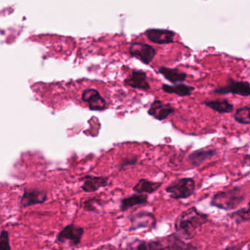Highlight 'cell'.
Returning a JSON list of instances; mask_svg holds the SVG:
<instances>
[{"label": "cell", "mask_w": 250, "mask_h": 250, "mask_svg": "<svg viewBox=\"0 0 250 250\" xmlns=\"http://www.w3.org/2000/svg\"><path fill=\"white\" fill-rule=\"evenodd\" d=\"M149 250H166V246L162 240H151L148 242Z\"/></svg>", "instance_id": "27"}, {"label": "cell", "mask_w": 250, "mask_h": 250, "mask_svg": "<svg viewBox=\"0 0 250 250\" xmlns=\"http://www.w3.org/2000/svg\"><path fill=\"white\" fill-rule=\"evenodd\" d=\"M47 199L48 195L43 189H27L23 192L20 204L23 208H27L32 206L44 204Z\"/></svg>", "instance_id": "11"}, {"label": "cell", "mask_w": 250, "mask_h": 250, "mask_svg": "<svg viewBox=\"0 0 250 250\" xmlns=\"http://www.w3.org/2000/svg\"><path fill=\"white\" fill-rule=\"evenodd\" d=\"M196 184L192 178H181L172 182L166 192L173 200L187 199L195 193Z\"/></svg>", "instance_id": "3"}, {"label": "cell", "mask_w": 250, "mask_h": 250, "mask_svg": "<svg viewBox=\"0 0 250 250\" xmlns=\"http://www.w3.org/2000/svg\"><path fill=\"white\" fill-rule=\"evenodd\" d=\"M82 100L87 104L89 109L92 111H104L108 108V104L104 97L97 89H86L82 92Z\"/></svg>", "instance_id": "8"}, {"label": "cell", "mask_w": 250, "mask_h": 250, "mask_svg": "<svg viewBox=\"0 0 250 250\" xmlns=\"http://www.w3.org/2000/svg\"><path fill=\"white\" fill-rule=\"evenodd\" d=\"M148 39L156 44L171 43L174 41L175 33L167 29H149L146 32Z\"/></svg>", "instance_id": "14"}, {"label": "cell", "mask_w": 250, "mask_h": 250, "mask_svg": "<svg viewBox=\"0 0 250 250\" xmlns=\"http://www.w3.org/2000/svg\"><path fill=\"white\" fill-rule=\"evenodd\" d=\"M148 203V195L146 194L135 193L122 199L120 208L122 211H126L132 207L146 205Z\"/></svg>", "instance_id": "19"}, {"label": "cell", "mask_w": 250, "mask_h": 250, "mask_svg": "<svg viewBox=\"0 0 250 250\" xmlns=\"http://www.w3.org/2000/svg\"><path fill=\"white\" fill-rule=\"evenodd\" d=\"M104 206L102 200L97 198H91L83 201L82 207L85 211L100 213V209Z\"/></svg>", "instance_id": "22"}, {"label": "cell", "mask_w": 250, "mask_h": 250, "mask_svg": "<svg viewBox=\"0 0 250 250\" xmlns=\"http://www.w3.org/2000/svg\"><path fill=\"white\" fill-rule=\"evenodd\" d=\"M80 182H83L81 188L85 192H95L99 190L101 188H105L109 185V179L105 176H92L86 175L82 179Z\"/></svg>", "instance_id": "12"}, {"label": "cell", "mask_w": 250, "mask_h": 250, "mask_svg": "<svg viewBox=\"0 0 250 250\" xmlns=\"http://www.w3.org/2000/svg\"><path fill=\"white\" fill-rule=\"evenodd\" d=\"M211 93L219 95H239L248 98L250 97V83L246 81H237L233 78H229L226 85L214 88Z\"/></svg>", "instance_id": "4"}, {"label": "cell", "mask_w": 250, "mask_h": 250, "mask_svg": "<svg viewBox=\"0 0 250 250\" xmlns=\"http://www.w3.org/2000/svg\"><path fill=\"white\" fill-rule=\"evenodd\" d=\"M163 92L170 95H176L182 98L189 97L192 95L195 88L191 85L186 84L185 83H178V84L168 85L163 83L161 86Z\"/></svg>", "instance_id": "18"}, {"label": "cell", "mask_w": 250, "mask_h": 250, "mask_svg": "<svg viewBox=\"0 0 250 250\" xmlns=\"http://www.w3.org/2000/svg\"><path fill=\"white\" fill-rule=\"evenodd\" d=\"M125 250H149L148 242L140 239H133L127 243Z\"/></svg>", "instance_id": "23"}, {"label": "cell", "mask_w": 250, "mask_h": 250, "mask_svg": "<svg viewBox=\"0 0 250 250\" xmlns=\"http://www.w3.org/2000/svg\"><path fill=\"white\" fill-rule=\"evenodd\" d=\"M233 216L242 220H250V202L245 208H241L239 211L233 213Z\"/></svg>", "instance_id": "26"}, {"label": "cell", "mask_w": 250, "mask_h": 250, "mask_svg": "<svg viewBox=\"0 0 250 250\" xmlns=\"http://www.w3.org/2000/svg\"><path fill=\"white\" fill-rule=\"evenodd\" d=\"M84 234V229L74 224L67 225L57 234L56 242L68 244L70 247H76L82 242Z\"/></svg>", "instance_id": "5"}, {"label": "cell", "mask_w": 250, "mask_h": 250, "mask_svg": "<svg viewBox=\"0 0 250 250\" xmlns=\"http://www.w3.org/2000/svg\"><path fill=\"white\" fill-rule=\"evenodd\" d=\"M208 221L207 214L200 212L195 207H192L178 216L175 221V230L181 238L188 240L192 239Z\"/></svg>", "instance_id": "1"}, {"label": "cell", "mask_w": 250, "mask_h": 250, "mask_svg": "<svg viewBox=\"0 0 250 250\" xmlns=\"http://www.w3.org/2000/svg\"><path fill=\"white\" fill-rule=\"evenodd\" d=\"M217 154V151L215 148H200L192 151L188 155V161L192 167H199L206 162L211 160Z\"/></svg>", "instance_id": "13"}, {"label": "cell", "mask_w": 250, "mask_h": 250, "mask_svg": "<svg viewBox=\"0 0 250 250\" xmlns=\"http://www.w3.org/2000/svg\"><path fill=\"white\" fill-rule=\"evenodd\" d=\"M130 227L129 231H135L141 229H154L157 224L155 216L152 213L143 211L129 217Z\"/></svg>", "instance_id": "7"}, {"label": "cell", "mask_w": 250, "mask_h": 250, "mask_svg": "<svg viewBox=\"0 0 250 250\" xmlns=\"http://www.w3.org/2000/svg\"><path fill=\"white\" fill-rule=\"evenodd\" d=\"M166 250H197L196 247L190 243H187L177 233H172L162 239Z\"/></svg>", "instance_id": "15"}, {"label": "cell", "mask_w": 250, "mask_h": 250, "mask_svg": "<svg viewBox=\"0 0 250 250\" xmlns=\"http://www.w3.org/2000/svg\"><path fill=\"white\" fill-rule=\"evenodd\" d=\"M203 105L220 114H230L234 109V105L227 99L206 100Z\"/></svg>", "instance_id": "17"}, {"label": "cell", "mask_w": 250, "mask_h": 250, "mask_svg": "<svg viewBox=\"0 0 250 250\" xmlns=\"http://www.w3.org/2000/svg\"><path fill=\"white\" fill-rule=\"evenodd\" d=\"M235 122L242 125H250V105L240 107L233 114Z\"/></svg>", "instance_id": "21"}, {"label": "cell", "mask_w": 250, "mask_h": 250, "mask_svg": "<svg viewBox=\"0 0 250 250\" xmlns=\"http://www.w3.org/2000/svg\"><path fill=\"white\" fill-rule=\"evenodd\" d=\"M124 84L132 89H139L144 92H148L151 89L149 83L147 81L146 73L143 70H132L125 79Z\"/></svg>", "instance_id": "10"}, {"label": "cell", "mask_w": 250, "mask_h": 250, "mask_svg": "<svg viewBox=\"0 0 250 250\" xmlns=\"http://www.w3.org/2000/svg\"><path fill=\"white\" fill-rule=\"evenodd\" d=\"M163 184V182H152L148 179H141L133 187L132 189L135 193L152 194L157 192L161 188Z\"/></svg>", "instance_id": "20"}, {"label": "cell", "mask_w": 250, "mask_h": 250, "mask_svg": "<svg viewBox=\"0 0 250 250\" xmlns=\"http://www.w3.org/2000/svg\"><path fill=\"white\" fill-rule=\"evenodd\" d=\"M158 73L172 84L185 83L188 78V74L185 72L181 71L177 67L170 68V67L162 66L159 67Z\"/></svg>", "instance_id": "16"}, {"label": "cell", "mask_w": 250, "mask_h": 250, "mask_svg": "<svg viewBox=\"0 0 250 250\" xmlns=\"http://www.w3.org/2000/svg\"><path fill=\"white\" fill-rule=\"evenodd\" d=\"M245 195L239 187L220 191L213 196L211 205L223 210H233L245 201Z\"/></svg>", "instance_id": "2"}, {"label": "cell", "mask_w": 250, "mask_h": 250, "mask_svg": "<svg viewBox=\"0 0 250 250\" xmlns=\"http://www.w3.org/2000/svg\"><path fill=\"white\" fill-rule=\"evenodd\" d=\"M0 250H12L10 233L7 230H2L0 232Z\"/></svg>", "instance_id": "24"}, {"label": "cell", "mask_w": 250, "mask_h": 250, "mask_svg": "<svg viewBox=\"0 0 250 250\" xmlns=\"http://www.w3.org/2000/svg\"><path fill=\"white\" fill-rule=\"evenodd\" d=\"M176 109L170 104L163 103L160 100H154L148 108V115L154 117L158 121L163 122L167 120L170 115L174 114Z\"/></svg>", "instance_id": "9"}, {"label": "cell", "mask_w": 250, "mask_h": 250, "mask_svg": "<svg viewBox=\"0 0 250 250\" xmlns=\"http://www.w3.org/2000/svg\"><path fill=\"white\" fill-rule=\"evenodd\" d=\"M131 57L138 59L143 64H151L157 54V51L154 47L144 42H132L129 48Z\"/></svg>", "instance_id": "6"}, {"label": "cell", "mask_w": 250, "mask_h": 250, "mask_svg": "<svg viewBox=\"0 0 250 250\" xmlns=\"http://www.w3.org/2000/svg\"><path fill=\"white\" fill-rule=\"evenodd\" d=\"M138 156L135 155V154H132V155L128 156V157H125L124 160L122 161L119 166V170H123L129 166H134L138 163Z\"/></svg>", "instance_id": "25"}]
</instances>
